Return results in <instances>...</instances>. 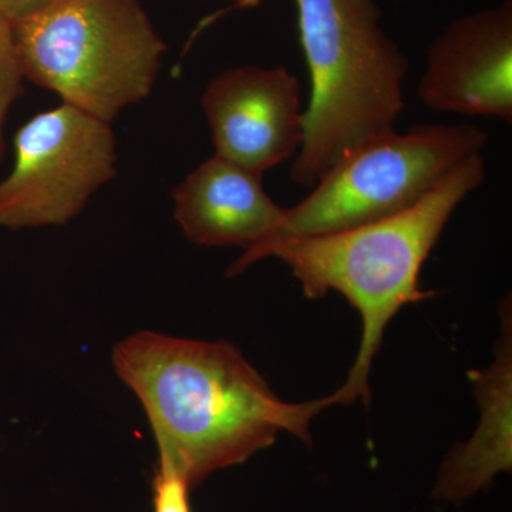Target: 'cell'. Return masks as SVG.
<instances>
[{
    "mask_svg": "<svg viewBox=\"0 0 512 512\" xmlns=\"http://www.w3.org/2000/svg\"><path fill=\"white\" fill-rule=\"evenodd\" d=\"M111 357L150 421L158 471L190 488L271 447L282 431L311 444L312 420L339 404L336 393L284 402L231 343L140 330Z\"/></svg>",
    "mask_w": 512,
    "mask_h": 512,
    "instance_id": "6da1fadb",
    "label": "cell"
},
{
    "mask_svg": "<svg viewBox=\"0 0 512 512\" xmlns=\"http://www.w3.org/2000/svg\"><path fill=\"white\" fill-rule=\"evenodd\" d=\"M484 178V158L476 154L409 210L345 231L279 239L249 249L229 266L227 275L278 258L289 266L306 298H322L330 291L345 296L360 313L363 330L348 379L335 393L339 404L369 403L370 372L384 330L404 306L433 295L420 289L421 266L458 205Z\"/></svg>",
    "mask_w": 512,
    "mask_h": 512,
    "instance_id": "7a4b0ae2",
    "label": "cell"
},
{
    "mask_svg": "<svg viewBox=\"0 0 512 512\" xmlns=\"http://www.w3.org/2000/svg\"><path fill=\"white\" fill-rule=\"evenodd\" d=\"M311 76L291 180L313 188L346 154L394 130L407 57L384 32L377 0H295Z\"/></svg>",
    "mask_w": 512,
    "mask_h": 512,
    "instance_id": "3957f363",
    "label": "cell"
},
{
    "mask_svg": "<svg viewBox=\"0 0 512 512\" xmlns=\"http://www.w3.org/2000/svg\"><path fill=\"white\" fill-rule=\"evenodd\" d=\"M13 35L26 79L107 123L150 96L165 53L138 0H56Z\"/></svg>",
    "mask_w": 512,
    "mask_h": 512,
    "instance_id": "277c9868",
    "label": "cell"
},
{
    "mask_svg": "<svg viewBox=\"0 0 512 512\" xmlns=\"http://www.w3.org/2000/svg\"><path fill=\"white\" fill-rule=\"evenodd\" d=\"M487 141L485 131L468 124H417L406 134L390 130L369 138L323 175L305 200L285 208L278 227L254 248L345 231L409 210L458 165L481 154Z\"/></svg>",
    "mask_w": 512,
    "mask_h": 512,
    "instance_id": "5b68a950",
    "label": "cell"
},
{
    "mask_svg": "<svg viewBox=\"0 0 512 512\" xmlns=\"http://www.w3.org/2000/svg\"><path fill=\"white\" fill-rule=\"evenodd\" d=\"M15 167L0 183V227H62L116 177L111 123L63 103L15 136Z\"/></svg>",
    "mask_w": 512,
    "mask_h": 512,
    "instance_id": "8992f818",
    "label": "cell"
},
{
    "mask_svg": "<svg viewBox=\"0 0 512 512\" xmlns=\"http://www.w3.org/2000/svg\"><path fill=\"white\" fill-rule=\"evenodd\" d=\"M202 109L215 156L259 175L296 156L303 141L298 77L285 66H238L208 83Z\"/></svg>",
    "mask_w": 512,
    "mask_h": 512,
    "instance_id": "52a82bcc",
    "label": "cell"
},
{
    "mask_svg": "<svg viewBox=\"0 0 512 512\" xmlns=\"http://www.w3.org/2000/svg\"><path fill=\"white\" fill-rule=\"evenodd\" d=\"M419 97L433 110L512 123V0L441 32L427 50Z\"/></svg>",
    "mask_w": 512,
    "mask_h": 512,
    "instance_id": "ba28073f",
    "label": "cell"
},
{
    "mask_svg": "<svg viewBox=\"0 0 512 512\" xmlns=\"http://www.w3.org/2000/svg\"><path fill=\"white\" fill-rule=\"evenodd\" d=\"M174 217L185 237L204 247L248 251L271 234L285 208L262 187V175L214 156L173 192Z\"/></svg>",
    "mask_w": 512,
    "mask_h": 512,
    "instance_id": "9c48e42d",
    "label": "cell"
},
{
    "mask_svg": "<svg viewBox=\"0 0 512 512\" xmlns=\"http://www.w3.org/2000/svg\"><path fill=\"white\" fill-rule=\"evenodd\" d=\"M503 333L497 355L487 370L470 373L478 406L480 424L476 434L463 447H457L441 467L434 497L463 501L477 494L501 471L512 466V340L511 305L503 306Z\"/></svg>",
    "mask_w": 512,
    "mask_h": 512,
    "instance_id": "30bf717a",
    "label": "cell"
},
{
    "mask_svg": "<svg viewBox=\"0 0 512 512\" xmlns=\"http://www.w3.org/2000/svg\"><path fill=\"white\" fill-rule=\"evenodd\" d=\"M23 79L26 77L16 49L13 23L0 13V160L5 153L3 128L6 116L10 106L22 96Z\"/></svg>",
    "mask_w": 512,
    "mask_h": 512,
    "instance_id": "8fae6325",
    "label": "cell"
},
{
    "mask_svg": "<svg viewBox=\"0 0 512 512\" xmlns=\"http://www.w3.org/2000/svg\"><path fill=\"white\" fill-rule=\"evenodd\" d=\"M188 487L181 478L157 471L154 480V511L191 512Z\"/></svg>",
    "mask_w": 512,
    "mask_h": 512,
    "instance_id": "7c38bea8",
    "label": "cell"
},
{
    "mask_svg": "<svg viewBox=\"0 0 512 512\" xmlns=\"http://www.w3.org/2000/svg\"><path fill=\"white\" fill-rule=\"evenodd\" d=\"M53 2L56 0H0V13H3L10 22L15 23L35 15Z\"/></svg>",
    "mask_w": 512,
    "mask_h": 512,
    "instance_id": "4fadbf2b",
    "label": "cell"
},
{
    "mask_svg": "<svg viewBox=\"0 0 512 512\" xmlns=\"http://www.w3.org/2000/svg\"><path fill=\"white\" fill-rule=\"evenodd\" d=\"M262 0H235L237 8H255Z\"/></svg>",
    "mask_w": 512,
    "mask_h": 512,
    "instance_id": "5bb4252c",
    "label": "cell"
}]
</instances>
